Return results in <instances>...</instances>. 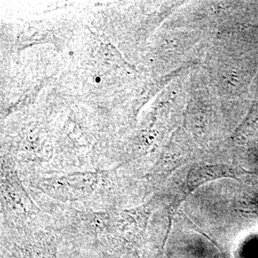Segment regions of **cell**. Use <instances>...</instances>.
<instances>
[{
    "mask_svg": "<svg viewBox=\"0 0 258 258\" xmlns=\"http://www.w3.org/2000/svg\"><path fill=\"white\" fill-rule=\"evenodd\" d=\"M35 193L57 203L94 210L119 209L118 168L55 171L24 180Z\"/></svg>",
    "mask_w": 258,
    "mask_h": 258,
    "instance_id": "6da1fadb",
    "label": "cell"
},
{
    "mask_svg": "<svg viewBox=\"0 0 258 258\" xmlns=\"http://www.w3.org/2000/svg\"><path fill=\"white\" fill-rule=\"evenodd\" d=\"M1 227L48 225V216L27 191L15 161L4 156L1 162Z\"/></svg>",
    "mask_w": 258,
    "mask_h": 258,
    "instance_id": "7a4b0ae2",
    "label": "cell"
},
{
    "mask_svg": "<svg viewBox=\"0 0 258 258\" xmlns=\"http://www.w3.org/2000/svg\"><path fill=\"white\" fill-rule=\"evenodd\" d=\"M60 244L47 225L1 228L2 258H57Z\"/></svg>",
    "mask_w": 258,
    "mask_h": 258,
    "instance_id": "3957f363",
    "label": "cell"
}]
</instances>
